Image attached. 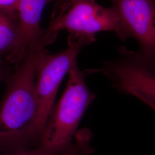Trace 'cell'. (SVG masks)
Here are the masks:
<instances>
[{
    "label": "cell",
    "mask_w": 155,
    "mask_h": 155,
    "mask_svg": "<svg viewBox=\"0 0 155 155\" xmlns=\"http://www.w3.org/2000/svg\"><path fill=\"white\" fill-rule=\"evenodd\" d=\"M19 32L17 13L0 10V66L9 64L18 45Z\"/></svg>",
    "instance_id": "8"
},
{
    "label": "cell",
    "mask_w": 155,
    "mask_h": 155,
    "mask_svg": "<svg viewBox=\"0 0 155 155\" xmlns=\"http://www.w3.org/2000/svg\"><path fill=\"white\" fill-rule=\"evenodd\" d=\"M65 90L50 111L39 146L52 152H61L72 146L79 123L96 98L87 86L86 75L75 63L68 72Z\"/></svg>",
    "instance_id": "2"
},
{
    "label": "cell",
    "mask_w": 155,
    "mask_h": 155,
    "mask_svg": "<svg viewBox=\"0 0 155 155\" xmlns=\"http://www.w3.org/2000/svg\"><path fill=\"white\" fill-rule=\"evenodd\" d=\"M84 72L86 75L103 74L114 89L136 97L155 111V61L139 51L121 47L115 59L105 61L99 68Z\"/></svg>",
    "instance_id": "4"
},
{
    "label": "cell",
    "mask_w": 155,
    "mask_h": 155,
    "mask_svg": "<svg viewBox=\"0 0 155 155\" xmlns=\"http://www.w3.org/2000/svg\"><path fill=\"white\" fill-rule=\"evenodd\" d=\"M18 0H0V10L9 13H17Z\"/></svg>",
    "instance_id": "10"
},
{
    "label": "cell",
    "mask_w": 155,
    "mask_h": 155,
    "mask_svg": "<svg viewBox=\"0 0 155 155\" xmlns=\"http://www.w3.org/2000/svg\"><path fill=\"white\" fill-rule=\"evenodd\" d=\"M93 134L89 128L78 130L72 146L61 152H52L39 147L0 153V155H92L95 150L91 145Z\"/></svg>",
    "instance_id": "9"
},
{
    "label": "cell",
    "mask_w": 155,
    "mask_h": 155,
    "mask_svg": "<svg viewBox=\"0 0 155 155\" xmlns=\"http://www.w3.org/2000/svg\"><path fill=\"white\" fill-rule=\"evenodd\" d=\"M61 10L52 18L45 34L55 40L58 33L66 30L68 44L83 39L89 45L95 41V35L102 32L115 33L122 41L129 36L116 9L105 8L95 0H63Z\"/></svg>",
    "instance_id": "3"
},
{
    "label": "cell",
    "mask_w": 155,
    "mask_h": 155,
    "mask_svg": "<svg viewBox=\"0 0 155 155\" xmlns=\"http://www.w3.org/2000/svg\"><path fill=\"white\" fill-rule=\"evenodd\" d=\"M14 70L15 68H12L9 64L0 66V83L2 82L5 83Z\"/></svg>",
    "instance_id": "11"
},
{
    "label": "cell",
    "mask_w": 155,
    "mask_h": 155,
    "mask_svg": "<svg viewBox=\"0 0 155 155\" xmlns=\"http://www.w3.org/2000/svg\"><path fill=\"white\" fill-rule=\"evenodd\" d=\"M52 0H18L17 13L18 17L20 37L16 52L9 64L18 66L27 55L30 47L45 36V29L40 27V20L46 4Z\"/></svg>",
    "instance_id": "7"
},
{
    "label": "cell",
    "mask_w": 155,
    "mask_h": 155,
    "mask_svg": "<svg viewBox=\"0 0 155 155\" xmlns=\"http://www.w3.org/2000/svg\"><path fill=\"white\" fill-rule=\"evenodd\" d=\"M52 43L45 35L30 47L5 82V91L0 102V153L39 146L36 133V71L41 53Z\"/></svg>",
    "instance_id": "1"
},
{
    "label": "cell",
    "mask_w": 155,
    "mask_h": 155,
    "mask_svg": "<svg viewBox=\"0 0 155 155\" xmlns=\"http://www.w3.org/2000/svg\"><path fill=\"white\" fill-rule=\"evenodd\" d=\"M89 45L85 40L80 39L68 45L67 48L58 54H51L45 49L39 56L36 71L38 100L36 133L39 143L62 80L72 65L77 62L80 51Z\"/></svg>",
    "instance_id": "5"
},
{
    "label": "cell",
    "mask_w": 155,
    "mask_h": 155,
    "mask_svg": "<svg viewBox=\"0 0 155 155\" xmlns=\"http://www.w3.org/2000/svg\"><path fill=\"white\" fill-rule=\"evenodd\" d=\"M55 1V0H52V1ZM56 1H58V0H56ZM60 1H63V0H60Z\"/></svg>",
    "instance_id": "12"
},
{
    "label": "cell",
    "mask_w": 155,
    "mask_h": 155,
    "mask_svg": "<svg viewBox=\"0 0 155 155\" xmlns=\"http://www.w3.org/2000/svg\"><path fill=\"white\" fill-rule=\"evenodd\" d=\"M139 52L155 61V0H110Z\"/></svg>",
    "instance_id": "6"
}]
</instances>
